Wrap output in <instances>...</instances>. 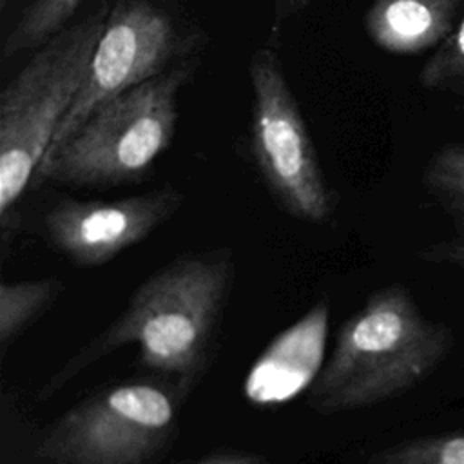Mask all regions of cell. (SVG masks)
<instances>
[{"instance_id": "cell-1", "label": "cell", "mask_w": 464, "mask_h": 464, "mask_svg": "<svg viewBox=\"0 0 464 464\" xmlns=\"http://www.w3.org/2000/svg\"><path fill=\"white\" fill-rule=\"evenodd\" d=\"M232 281L228 250L167 263L134 288L121 314L47 381L38 399H49L94 361L127 344L138 346L143 368L172 379L187 393L207 364Z\"/></svg>"}, {"instance_id": "cell-2", "label": "cell", "mask_w": 464, "mask_h": 464, "mask_svg": "<svg viewBox=\"0 0 464 464\" xmlns=\"http://www.w3.org/2000/svg\"><path fill=\"white\" fill-rule=\"evenodd\" d=\"M453 344L451 330L428 319L406 286H382L339 326L308 402L319 413L381 404L431 375Z\"/></svg>"}, {"instance_id": "cell-3", "label": "cell", "mask_w": 464, "mask_h": 464, "mask_svg": "<svg viewBox=\"0 0 464 464\" xmlns=\"http://www.w3.org/2000/svg\"><path fill=\"white\" fill-rule=\"evenodd\" d=\"M190 74V65L167 69L94 109L45 154L33 183L107 188L143 179L174 140L178 96Z\"/></svg>"}, {"instance_id": "cell-4", "label": "cell", "mask_w": 464, "mask_h": 464, "mask_svg": "<svg viewBox=\"0 0 464 464\" xmlns=\"http://www.w3.org/2000/svg\"><path fill=\"white\" fill-rule=\"evenodd\" d=\"M107 11L63 27L47 40L0 94V221L33 185L67 116L103 33Z\"/></svg>"}, {"instance_id": "cell-5", "label": "cell", "mask_w": 464, "mask_h": 464, "mask_svg": "<svg viewBox=\"0 0 464 464\" xmlns=\"http://www.w3.org/2000/svg\"><path fill=\"white\" fill-rule=\"evenodd\" d=\"M174 382L105 386L56 417L31 464H156L178 435L185 392Z\"/></svg>"}, {"instance_id": "cell-6", "label": "cell", "mask_w": 464, "mask_h": 464, "mask_svg": "<svg viewBox=\"0 0 464 464\" xmlns=\"http://www.w3.org/2000/svg\"><path fill=\"white\" fill-rule=\"evenodd\" d=\"M252 85L250 150L256 167L279 207L295 219L324 223L337 198L328 187L301 107L270 47L248 62Z\"/></svg>"}, {"instance_id": "cell-7", "label": "cell", "mask_w": 464, "mask_h": 464, "mask_svg": "<svg viewBox=\"0 0 464 464\" xmlns=\"http://www.w3.org/2000/svg\"><path fill=\"white\" fill-rule=\"evenodd\" d=\"M188 53V38L172 14L154 0H120L107 11L87 76L47 152L58 149L94 109L165 72Z\"/></svg>"}, {"instance_id": "cell-8", "label": "cell", "mask_w": 464, "mask_h": 464, "mask_svg": "<svg viewBox=\"0 0 464 464\" xmlns=\"http://www.w3.org/2000/svg\"><path fill=\"white\" fill-rule=\"evenodd\" d=\"M183 201V192L172 187L120 199H65L45 214L44 228L53 246L72 263L102 266L147 239Z\"/></svg>"}, {"instance_id": "cell-9", "label": "cell", "mask_w": 464, "mask_h": 464, "mask_svg": "<svg viewBox=\"0 0 464 464\" xmlns=\"http://www.w3.org/2000/svg\"><path fill=\"white\" fill-rule=\"evenodd\" d=\"M464 14V0H373L364 16L370 40L393 54L439 45Z\"/></svg>"}, {"instance_id": "cell-10", "label": "cell", "mask_w": 464, "mask_h": 464, "mask_svg": "<svg viewBox=\"0 0 464 464\" xmlns=\"http://www.w3.org/2000/svg\"><path fill=\"white\" fill-rule=\"evenodd\" d=\"M63 281L56 277L2 281L0 285V348L22 335L58 299Z\"/></svg>"}, {"instance_id": "cell-11", "label": "cell", "mask_w": 464, "mask_h": 464, "mask_svg": "<svg viewBox=\"0 0 464 464\" xmlns=\"http://www.w3.org/2000/svg\"><path fill=\"white\" fill-rule=\"evenodd\" d=\"M82 4L83 0H33L4 40L2 56L42 47L65 27Z\"/></svg>"}, {"instance_id": "cell-12", "label": "cell", "mask_w": 464, "mask_h": 464, "mask_svg": "<svg viewBox=\"0 0 464 464\" xmlns=\"http://www.w3.org/2000/svg\"><path fill=\"white\" fill-rule=\"evenodd\" d=\"M366 464H464V431L402 440L379 450Z\"/></svg>"}, {"instance_id": "cell-13", "label": "cell", "mask_w": 464, "mask_h": 464, "mask_svg": "<svg viewBox=\"0 0 464 464\" xmlns=\"http://www.w3.org/2000/svg\"><path fill=\"white\" fill-rule=\"evenodd\" d=\"M419 82L424 89L464 98V14L422 65Z\"/></svg>"}, {"instance_id": "cell-14", "label": "cell", "mask_w": 464, "mask_h": 464, "mask_svg": "<svg viewBox=\"0 0 464 464\" xmlns=\"http://www.w3.org/2000/svg\"><path fill=\"white\" fill-rule=\"evenodd\" d=\"M422 181L442 203L464 199V143L439 149L426 165Z\"/></svg>"}, {"instance_id": "cell-15", "label": "cell", "mask_w": 464, "mask_h": 464, "mask_svg": "<svg viewBox=\"0 0 464 464\" xmlns=\"http://www.w3.org/2000/svg\"><path fill=\"white\" fill-rule=\"evenodd\" d=\"M446 210L451 218L453 232L419 252V257L430 263H442L464 270V199L446 201Z\"/></svg>"}, {"instance_id": "cell-16", "label": "cell", "mask_w": 464, "mask_h": 464, "mask_svg": "<svg viewBox=\"0 0 464 464\" xmlns=\"http://www.w3.org/2000/svg\"><path fill=\"white\" fill-rule=\"evenodd\" d=\"M185 464H270V460L256 451H243V450H227V451H214L194 459Z\"/></svg>"}, {"instance_id": "cell-17", "label": "cell", "mask_w": 464, "mask_h": 464, "mask_svg": "<svg viewBox=\"0 0 464 464\" xmlns=\"http://www.w3.org/2000/svg\"><path fill=\"white\" fill-rule=\"evenodd\" d=\"M276 2V11L279 16H292L304 7H308L314 0H274Z\"/></svg>"}, {"instance_id": "cell-18", "label": "cell", "mask_w": 464, "mask_h": 464, "mask_svg": "<svg viewBox=\"0 0 464 464\" xmlns=\"http://www.w3.org/2000/svg\"><path fill=\"white\" fill-rule=\"evenodd\" d=\"M11 2H14V0H0V9H5Z\"/></svg>"}]
</instances>
